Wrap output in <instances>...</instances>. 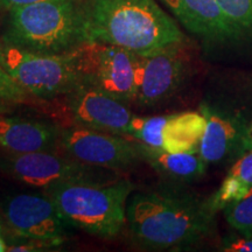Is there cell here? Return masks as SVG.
<instances>
[{
  "mask_svg": "<svg viewBox=\"0 0 252 252\" xmlns=\"http://www.w3.org/2000/svg\"><path fill=\"white\" fill-rule=\"evenodd\" d=\"M61 146L78 161L116 172L144 161L139 141L77 125L62 128Z\"/></svg>",
  "mask_w": 252,
  "mask_h": 252,
  "instance_id": "obj_9",
  "label": "cell"
},
{
  "mask_svg": "<svg viewBox=\"0 0 252 252\" xmlns=\"http://www.w3.org/2000/svg\"><path fill=\"white\" fill-rule=\"evenodd\" d=\"M200 111L206 128L198 152L207 165L228 163L252 150V128L239 113L207 103Z\"/></svg>",
  "mask_w": 252,
  "mask_h": 252,
  "instance_id": "obj_11",
  "label": "cell"
},
{
  "mask_svg": "<svg viewBox=\"0 0 252 252\" xmlns=\"http://www.w3.org/2000/svg\"><path fill=\"white\" fill-rule=\"evenodd\" d=\"M226 222L243 237H252V188L241 200L230 203L224 209Z\"/></svg>",
  "mask_w": 252,
  "mask_h": 252,
  "instance_id": "obj_19",
  "label": "cell"
},
{
  "mask_svg": "<svg viewBox=\"0 0 252 252\" xmlns=\"http://www.w3.org/2000/svg\"><path fill=\"white\" fill-rule=\"evenodd\" d=\"M189 32L208 40H225L241 33L216 0H162Z\"/></svg>",
  "mask_w": 252,
  "mask_h": 252,
  "instance_id": "obj_14",
  "label": "cell"
},
{
  "mask_svg": "<svg viewBox=\"0 0 252 252\" xmlns=\"http://www.w3.org/2000/svg\"><path fill=\"white\" fill-rule=\"evenodd\" d=\"M0 6H1V5H0Z\"/></svg>",
  "mask_w": 252,
  "mask_h": 252,
  "instance_id": "obj_26",
  "label": "cell"
},
{
  "mask_svg": "<svg viewBox=\"0 0 252 252\" xmlns=\"http://www.w3.org/2000/svg\"><path fill=\"white\" fill-rule=\"evenodd\" d=\"M65 106L77 126L125 135L133 118L127 104L86 83L64 96Z\"/></svg>",
  "mask_w": 252,
  "mask_h": 252,
  "instance_id": "obj_12",
  "label": "cell"
},
{
  "mask_svg": "<svg viewBox=\"0 0 252 252\" xmlns=\"http://www.w3.org/2000/svg\"><path fill=\"white\" fill-rule=\"evenodd\" d=\"M252 188V150L236 160L216 193L208 200L214 213L241 200Z\"/></svg>",
  "mask_w": 252,
  "mask_h": 252,
  "instance_id": "obj_17",
  "label": "cell"
},
{
  "mask_svg": "<svg viewBox=\"0 0 252 252\" xmlns=\"http://www.w3.org/2000/svg\"><path fill=\"white\" fill-rule=\"evenodd\" d=\"M0 65L32 97H64L81 83L72 52L40 54L0 42Z\"/></svg>",
  "mask_w": 252,
  "mask_h": 252,
  "instance_id": "obj_5",
  "label": "cell"
},
{
  "mask_svg": "<svg viewBox=\"0 0 252 252\" xmlns=\"http://www.w3.org/2000/svg\"><path fill=\"white\" fill-rule=\"evenodd\" d=\"M61 131L52 122L0 117V149L14 154L50 152L61 145Z\"/></svg>",
  "mask_w": 252,
  "mask_h": 252,
  "instance_id": "obj_13",
  "label": "cell"
},
{
  "mask_svg": "<svg viewBox=\"0 0 252 252\" xmlns=\"http://www.w3.org/2000/svg\"><path fill=\"white\" fill-rule=\"evenodd\" d=\"M81 83L89 84L125 104L134 103L139 54L119 46L88 41L72 50Z\"/></svg>",
  "mask_w": 252,
  "mask_h": 252,
  "instance_id": "obj_7",
  "label": "cell"
},
{
  "mask_svg": "<svg viewBox=\"0 0 252 252\" xmlns=\"http://www.w3.org/2000/svg\"><path fill=\"white\" fill-rule=\"evenodd\" d=\"M0 171L32 187L43 189L61 184H103L121 178L112 169L87 165L54 151L24 154L2 152Z\"/></svg>",
  "mask_w": 252,
  "mask_h": 252,
  "instance_id": "obj_6",
  "label": "cell"
},
{
  "mask_svg": "<svg viewBox=\"0 0 252 252\" xmlns=\"http://www.w3.org/2000/svg\"><path fill=\"white\" fill-rule=\"evenodd\" d=\"M206 128L202 112H181L168 116L163 128V149L169 153L197 151Z\"/></svg>",
  "mask_w": 252,
  "mask_h": 252,
  "instance_id": "obj_16",
  "label": "cell"
},
{
  "mask_svg": "<svg viewBox=\"0 0 252 252\" xmlns=\"http://www.w3.org/2000/svg\"><path fill=\"white\" fill-rule=\"evenodd\" d=\"M41 1H47V0H0V5H1L2 7L11 9L13 7H19V6L36 4V2Z\"/></svg>",
  "mask_w": 252,
  "mask_h": 252,
  "instance_id": "obj_23",
  "label": "cell"
},
{
  "mask_svg": "<svg viewBox=\"0 0 252 252\" xmlns=\"http://www.w3.org/2000/svg\"><path fill=\"white\" fill-rule=\"evenodd\" d=\"M134 185L127 179L103 184H61L45 189L74 228L111 239L126 225V208Z\"/></svg>",
  "mask_w": 252,
  "mask_h": 252,
  "instance_id": "obj_4",
  "label": "cell"
},
{
  "mask_svg": "<svg viewBox=\"0 0 252 252\" xmlns=\"http://www.w3.org/2000/svg\"><path fill=\"white\" fill-rule=\"evenodd\" d=\"M2 213L14 234L47 248L62 245L74 228L47 193L9 195L2 203Z\"/></svg>",
  "mask_w": 252,
  "mask_h": 252,
  "instance_id": "obj_8",
  "label": "cell"
},
{
  "mask_svg": "<svg viewBox=\"0 0 252 252\" xmlns=\"http://www.w3.org/2000/svg\"><path fill=\"white\" fill-rule=\"evenodd\" d=\"M222 250L225 252H252V237L226 239Z\"/></svg>",
  "mask_w": 252,
  "mask_h": 252,
  "instance_id": "obj_22",
  "label": "cell"
},
{
  "mask_svg": "<svg viewBox=\"0 0 252 252\" xmlns=\"http://www.w3.org/2000/svg\"><path fill=\"white\" fill-rule=\"evenodd\" d=\"M143 160L152 167L158 174L172 184L182 185L202 178L207 163L197 151L169 153L161 149H153L140 143Z\"/></svg>",
  "mask_w": 252,
  "mask_h": 252,
  "instance_id": "obj_15",
  "label": "cell"
},
{
  "mask_svg": "<svg viewBox=\"0 0 252 252\" xmlns=\"http://www.w3.org/2000/svg\"><path fill=\"white\" fill-rule=\"evenodd\" d=\"M31 97L0 65V115L12 111L19 104L27 103Z\"/></svg>",
  "mask_w": 252,
  "mask_h": 252,
  "instance_id": "obj_20",
  "label": "cell"
},
{
  "mask_svg": "<svg viewBox=\"0 0 252 252\" xmlns=\"http://www.w3.org/2000/svg\"><path fill=\"white\" fill-rule=\"evenodd\" d=\"M188 71V61L180 43L140 55L137 67L134 104L152 108L180 89Z\"/></svg>",
  "mask_w": 252,
  "mask_h": 252,
  "instance_id": "obj_10",
  "label": "cell"
},
{
  "mask_svg": "<svg viewBox=\"0 0 252 252\" xmlns=\"http://www.w3.org/2000/svg\"><path fill=\"white\" fill-rule=\"evenodd\" d=\"M168 116H157V117H135L131 119L125 135L133 138L141 144L153 147L163 149V128Z\"/></svg>",
  "mask_w": 252,
  "mask_h": 252,
  "instance_id": "obj_18",
  "label": "cell"
},
{
  "mask_svg": "<svg viewBox=\"0 0 252 252\" xmlns=\"http://www.w3.org/2000/svg\"><path fill=\"white\" fill-rule=\"evenodd\" d=\"M2 42L40 54H67L88 42L82 0H47L8 9Z\"/></svg>",
  "mask_w": 252,
  "mask_h": 252,
  "instance_id": "obj_3",
  "label": "cell"
},
{
  "mask_svg": "<svg viewBox=\"0 0 252 252\" xmlns=\"http://www.w3.org/2000/svg\"><path fill=\"white\" fill-rule=\"evenodd\" d=\"M216 2L238 30L252 28V0H216Z\"/></svg>",
  "mask_w": 252,
  "mask_h": 252,
  "instance_id": "obj_21",
  "label": "cell"
},
{
  "mask_svg": "<svg viewBox=\"0 0 252 252\" xmlns=\"http://www.w3.org/2000/svg\"><path fill=\"white\" fill-rule=\"evenodd\" d=\"M208 200L172 184L134 193L126 208L132 241L145 250L185 249L202 241L214 226Z\"/></svg>",
  "mask_w": 252,
  "mask_h": 252,
  "instance_id": "obj_1",
  "label": "cell"
},
{
  "mask_svg": "<svg viewBox=\"0 0 252 252\" xmlns=\"http://www.w3.org/2000/svg\"><path fill=\"white\" fill-rule=\"evenodd\" d=\"M0 230H1V225H0Z\"/></svg>",
  "mask_w": 252,
  "mask_h": 252,
  "instance_id": "obj_25",
  "label": "cell"
},
{
  "mask_svg": "<svg viewBox=\"0 0 252 252\" xmlns=\"http://www.w3.org/2000/svg\"><path fill=\"white\" fill-rule=\"evenodd\" d=\"M7 245H6L5 241L2 239L1 236H0V252H4V251H7Z\"/></svg>",
  "mask_w": 252,
  "mask_h": 252,
  "instance_id": "obj_24",
  "label": "cell"
},
{
  "mask_svg": "<svg viewBox=\"0 0 252 252\" xmlns=\"http://www.w3.org/2000/svg\"><path fill=\"white\" fill-rule=\"evenodd\" d=\"M88 41L145 55L184 41L174 20L154 0H82Z\"/></svg>",
  "mask_w": 252,
  "mask_h": 252,
  "instance_id": "obj_2",
  "label": "cell"
}]
</instances>
